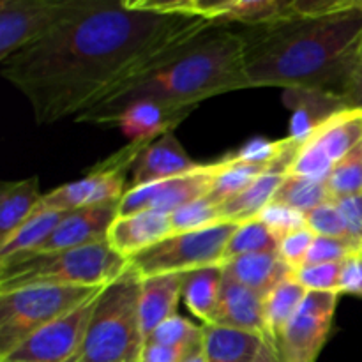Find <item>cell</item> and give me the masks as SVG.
Listing matches in <instances>:
<instances>
[{"label": "cell", "mask_w": 362, "mask_h": 362, "mask_svg": "<svg viewBox=\"0 0 362 362\" xmlns=\"http://www.w3.org/2000/svg\"><path fill=\"white\" fill-rule=\"evenodd\" d=\"M212 25L148 0H78L48 37L2 60L0 71L30 103L39 126L76 120Z\"/></svg>", "instance_id": "cell-1"}, {"label": "cell", "mask_w": 362, "mask_h": 362, "mask_svg": "<svg viewBox=\"0 0 362 362\" xmlns=\"http://www.w3.org/2000/svg\"><path fill=\"white\" fill-rule=\"evenodd\" d=\"M297 11L240 30L250 88H299L341 99L362 52V0H297Z\"/></svg>", "instance_id": "cell-2"}, {"label": "cell", "mask_w": 362, "mask_h": 362, "mask_svg": "<svg viewBox=\"0 0 362 362\" xmlns=\"http://www.w3.org/2000/svg\"><path fill=\"white\" fill-rule=\"evenodd\" d=\"M250 88L240 30L212 25L172 53L147 76L133 81L98 108L76 119L105 126L124 106L136 101H163L198 106L205 99Z\"/></svg>", "instance_id": "cell-3"}, {"label": "cell", "mask_w": 362, "mask_h": 362, "mask_svg": "<svg viewBox=\"0 0 362 362\" xmlns=\"http://www.w3.org/2000/svg\"><path fill=\"white\" fill-rule=\"evenodd\" d=\"M141 276L133 265L99 292L80 362H140L145 346L140 320Z\"/></svg>", "instance_id": "cell-4"}, {"label": "cell", "mask_w": 362, "mask_h": 362, "mask_svg": "<svg viewBox=\"0 0 362 362\" xmlns=\"http://www.w3.org/2000/svg\"><path fill=\"white\" fill-rule=\"evenodd\" d=\"M127 265L108 243L30 255L0 267V293L30 286H106Z\"/></svg>", "instance_id": "cell-5"}, {"label": "cell", "mask_w": 362, "mask_h": 362, "mask_svg": "<svg viewBox=\"0 0 362 362\" xmlns=\"http://www.w3.org/2000/svg\"><path fill=\"white\" fill-rule=\"evenodd\" d=\"M105 286H30L0 293V357L14 346L73 313Z\"/></svg>", "instance_id": "cell-6"}, {"label": "cell", "mask_w": 362, "mask_h": 362, "mask_svg": "<svg viewBox=\"0 0 362 362\" xmlns=\"http://www.w3.org/2000/svg\"><path fill=\"white\" fill-rule=\"evenodd\" d=\"M237 226V223L223 221L207 228L172 233L148 250L131 257L127 262L136 269L141 278L172 272L186 274L197 269L221 265Z\"/></svg>", "instance_id": "cell-7"}, {"label": "cell", "mask_w": 362, "mask_h": 362, "mask_svg": "<svg viewBox=\"0 0 362 362\" xmlns=\"http://www.w3.org/2000/svg\"><path fill=\"white\" fill-rule=\"evenodd\" d=\"M154 140L158 138L129 141L115 154L98 163L85 177L45 193L41 205L55 211L71 212L105 202L122 200L127 191V182H129L127 173L131 172V166L145 151V147H148Z\"/></svg>", "instance_id": "cell-8"}, {"label": "cell", "mask_w": 362, "mask_h": 362, "mask_svg": "<svg viewBox=\"0 0 362 362\" xmlns=\"http://www.w3.org/2000/svg\"><path fill=\"white\" fill-rule=\"evenodd\" d=\"M78 0H0V62L48 37Z\"/></svg>", "instance_id": "cell-9"}, {"label": "cell", "mask_w": 362, "mask_h": 362, "mask_svg": "<svg viewBox=\"0 0 362 362\" xmlns=\"http://www.w3.org/2000/svg\"><path fill=\"white\" fill-rule=\"evenodd\" d=\"M338 300V292L306 293L276 346L283 362H317L331 334Z\"/></svg>", "instance_id": "cell-10"}, {"label": "cell", "mask_w": 362, "mask_h": 362, "mask_svg": "<svg viewBox=\"0 0 362 362\" xmlns=\"http://www.w3.org/2000/svg\"><path fill=\"white\" fill-rule=\"evenodd\" d=\"M98 296L73 313L28 336L0 357V362H80Z\"/></svg>", "instance_id": "cell-11"}, {"label": "cell", "mask_w": 362, "mask_h": 362, "mask_svg": "<svg viewBox=\"0 0 362 362\" xmlns=\"http://www.w3.org/2000/svg\"><path fill=\"white\" fill-rule=\"evenodd\" d=\"M218 168L219 163L202 165L200 168L186 175L127 189L120 200L119 216H129L144 211H156L166 216L173 214L184 205L207 197Z\"/></svg>", "instance_id": "cell-12"}, {"label": "cell", "mask_w": 362, "mask_h": 362, "mask_svg": "<svg viewBox=\"0 0 362 362\" xmlns=\"http://www.w3.org/2000/svg\"><path fill=\"white\" fill-rule=\"evenodd\" d=\"M152 7L168 13H184L202 16L214 25H243V27H258V25L274 23L286 20L296 14L297 0H221V2H204V0H168L156 2L148 0Z\"/></svg>", "instance_id": "cell-13"}, {"label": "cell", "mask_w": 362, "mask_h": 362, "mask_svg": "<svg viewBox=\"0 0 362 362\" xmlns=\"http://www.w3.org/2000/svg\"><path fill=\"white\" fill-rule=\"evenodd\" d=\"M119 207L120 200H113L67 212L59 226L53 230L49 239L34 255L57 253V251L108 243L110 228L119 218Z\"/></svg>", "instance_id": "cell-14"}, {"label": "cell", "mask_w": 362, "mask_h": 362, "mask_svg": "<svg viewBox=\"0 0 362 362\" xmlns=\"http://www.w3.org/2000/svg\"><path fill=\"white\" fill-rule=\"evenodd\" d=\"M300 145L303 144H299V141H296L292 138V144L283 152L281 158L276 159L247 189H244L243 193L233 197L232 200L219 205L223 221L240 225V223L258 218L260 212L274 200L276 191L281 186L283 179L290 173V168H292L293 159H296Z\"/></svg>", "instance_id": "cell-15"}, {"label": "cell", "mask_w": 362, "mask_h": 362, "mask_svg": "<svg viewBox=\"0 0 362 362\" xmlns=\"http://www.w3.org/2000/svg\"><path fill=\"white\" fill-rule=\"evenodd\" d=\"M202 166V163L189 158L175 133H166L152 141L145 151L138 156L129 172L127 189L145 186V184L159 182V180L173 179L186 175Z\"/></svg>", "instance_id": "cell-16"}, {"label": "cell", "mask_w": 362, "mask_h": 362, "mask_svg": "<svg viewBox=\"0 0 362 362\" xmlns=\"http://www.w3.org/2000/svg\"><path fill=\"white\" fill-rule=\"evenodd\" d=\"M197 106H180L163 101H136L124 106L105 126H115L131 141L141 138H159L173 133L177 126Z\"/></svg>", "instance_id": "cell-17"}, {"label": "cell", "mask_w": 362, "mask_h": 362, "mask_svg": "<svg viewBox=\"0 0 362 362\" xmlns=\"http://www.w3.org/2000/svg\"><path fill=\"white\" fill-rule=\"evenodd\" d=\"M212 324L253 332L267 341L264 297L223 274L221 293Z\"/></svg>", "instance_id": "cell-18"}, {"label": "cell", "mask_w": 362, "mask_h": 362, "mask_svg": "<svg viewBox=\"0 0 362 362\" xmlns=\"http://www.w3.org/2000/svg\"><path fill=\"white\" fill-rule=\"evenodd\" d=\"M173 233L170 216L156 211L119 216L108 233V244L129 260Z\"/></svg>", "instance_id": "cell-19"}, {"label": "cell", "mask_w": 362, "mask_h": 362, "mask_svg": "<svg viewBox=\"0 0 362 362\" xmlns=\"http://www.w3.org/2000/svg\"><path fill=\"white\" fill-rule=\"evenodd\" d=\"M184 274H156L141 278L140 286V320L145 341L165 320L175 317L182 297Z\"/></svg>", "instance_id": "cell-20"}, {"label": "cell", "mask_w": 362, "mask_h": 362, "mask_svg": "<svg viewBox=\"0 0 362 362\" xmlns=\"http://www.w3.org/2000/svg\"><path fill=\"white\" fill-rule=\"evenodd\" d=\"M221 267L226 278L260 293L262 297L269 296L283 279L292 276L293 272L278 253L244 255L225 260Z\"/></svg>", "instance_id": "cell-21"}, {"label": "cell", "mask_w": 362, "mask_h": 362, "mask_svg": "<svg viewBox=\"0 0 362 362\" xmlns=\"http://www.w3.org/2000/svg\"><path fill=\"white\" fill-rule=\"evenodd\" d=\"M285 101L293 110L290 122V138L299 144L310 140L311 134L334 113L345 110L341 99L317 90H285Z\"/></svg>", "instance_id": "cell-22"}, {"label": "cell", "mask_w": 362, "mask_h": 362, "mask_svg": "<svg viewBox=\"0 0 362 362\" xmlns=\"http://www.w3.org/2000/svg\"><path fill=\"white\" fill-rule=\"evenodd\" d=\"M202 343L207 362H255L265 339L253 332L223 325H202Z\"/></svg>", "instance_id": "cell-23"}, {"label": "cell", "mask_w": 362, "mask_h": 362, "mask_svg": "<svg viewBox=\"0 0 362 362\" xmlns=\"http://www.w3.org/2000/svg\"><path fill=\"white\" fill-rule=\"evenodd\" d=\"M66 214L67 212L64 211L39 205L34 214L14 232V235L0 244V267L34 255L49 239Z\"/></svg>", "instance_id": "cell-24"}, {"label": "cell", "mask_w": 362, "mask_h": 362, "mask_svg": "<svg viewBox=\"0 0 362 362\" xmlns=\"http://www.w3.org/2000/svg\"><path fill=\"white\" fill-rule=\"evenodd\" d=\"M45 194L39 189V177L4 182L0 187V244L14 235L18 228L41 205Z\"/></svg>", "instance_id": "cell-25"}, {"label": "cell", "mask_w": 362, "mask_h": 362, "mask_svg": "<svg viewBox=\"0 0 362 362\" xmlns=\"http://www.w3.org/2000/svg\"><path fill=\"white\" fill-rule=\"evenodd\" d=\"M310 140L325 152L332 165H336L362 144V110L345 108L334 113L311 134Z\"/></svg>", "instance_id": "cell-26"}, {"label": "cell", "mask_w": 362, "mask_h": 362, "mask_svg": "<svg viewBox=\"0 0 362 362\" xmlns=\"http://www.w3.org/2000/svg\"><path fill=\"white\" fill-rule=\"evenodd\" d=\"M221 285V265H211V267L197 269V271H189L184 274L182 299L187 310L202 322V325H209L214 322Z\"/></svg>", "instance_id": "cell-27"}, {"label": "cell", "mask_w": 362, "mask_h": 362, "mask_svg": "<svg viewBox=\"0 0 362 362\" xmlns=\"http://www.w3.org/2000/svg\"><path fill=\"white\" fill-rule=\"evenodd\" d=\"M308 290L296 278L288 276L283 279L269 296L264 297V311H265V327H267V343L276 349L285 332L286 325L297 313V310L303 304Z\"/></svg>", "instance_id": "cell-28"}, {"label": "cell", "mask_w": 362, "mask_h": 362, "mask_svg": "<svg viewBox=\"0 0 362 362\" xmlns=\"http://www.w3.org/2000/svg\"><path fill=\"white\" fill-rule=\"evenodd\" d=\"M219 163L218 173L214 177L211 191L207 193V198L216 204L223 205L225 202L232 200L233 197L243 193L244 189L251 186L269 166H257V165H247V163H237L232 161L225 156Z\"/></svg>", "instance_id": "cell-29"}, {"label": "cell", "mask_w": 362, "mask_h": 362, "mask_svg": "<svg viewBox=\"0 0 362 362\" xmlns=\"http://www.w3.org/2000/svg\"><path fill=\"white\" fill-rule=\"evenodd\" d=\"M331 200V193H329L325 182H318V180L308 179V177L297 175V173H288L276 191L272 202L308 214L313 209Z\"/></svg>", "instance_id": "cell-30"}, {"label": "cell", "mask_w": 362, "mask_h": 362, "mask_svg": "<svg viewBox=\"0 0 362 362\" xmlns=\"http://www.w3.org/2000/svg\"><path fill=\"white\" fill-rule=\"evenodd\" d=\"M278 237L265 226V223L255 218L237 226L232 239H230L228 247H226L225 260L244 257V255L278 253Z\"/></svg>", "instance_id": "cell-31"}, {"label": "cell", "mask_w": 362, "mask_h": 362, "mask_svg": "<svg viewBox=\"0 0 362 362\" xmlns=\"http://www.w3.org/2000/svg\"><path fill=\"white\" fill-rule=\"evenodd\" d=\"M325 184L332 200L362 193V144L332 166Z\"/></svg>", "instance_id": "cell-32"}, {"label": "cell", "mask_w": 362, "mask_h": 362, "mask_svg": "<svg viewBox=\"0 0 362 362\" xmlns=\"http://www.w3.org/2000/svg\"><path fill=\"white\" fill-rule=\"evenodd\" d=\"M170 223H172L173 233H182L214 226L218 223H223V218L218 205L212 204L207 197H204L170 214Z\"/></svg>", "instance_id": "cell-33"}, {"label": "cell", "mask_w": 362, "mask_h": 362, "mask_svg": "<svg viewBox=\"0 0 362 362\" xmlns=\"http://www.w3.org/2000/svg\"><path fill=\"white\" fill-rule=\"evenodd\" d=\"M147 341L165 346H173V349L189 350L191 346L198 345L202 341V325H194L193 322L186 320L180 315H175V317L163 322L148 336Z\"/></svg>", "instance_id": "cell-34"}, {"label": "cell", "mask_w": 362, "mask_h": 362, "mask_svg": "<svg viewBox=\"0 0 362 362\" xmlns=\"http://www.w3.org/2000/svg\"><path fill=\"white\" fill-rule=\"evenodd\" d=\"M306 225L315 235L318 237H332V239H341L346 243H352L354 246L361 247L350 235V230L343 219L341 212L336 207L334 202H325L320 207L313 209L306 214ZM362 250V247H361Z\"/></svg>", "instance_id": "cell-35"}, {"label": "cell", "mask_w": 362, "mask_h": 362, "mask_svg": "<svg viewBox=\"0 0 362 362\" xmlns=\"http://www.w3.org/2000/svg\"><path fill=\"white\" fill-rule=\"evenodd\" d=\"M292 138L285 140H267V138H253L247 144H244L239 151L232 152L226 158L237 163H247V165L269 166L281 158L283 152L290 147Z\"/></svg>", "instance_id": "cell-36"}, {"label": "cell", "mask_w": 362, "mask_h": 362, "mask_svg": "<svg viewBox=\"0 0 362 362\" xmlns=\"http://www.w3.org/2000/svg\"><path fill=\"white\" fill-rule=\"evenodd\" d=\"M292 274L308 292H338L341 264L303 265Z\"/></svg>", "instance_id": "cell-37"}, {"label": "cell", "mask_w": 362, "mask_h": 362, "mask_svg": "<svg viewBox=\"0 0 362 362\" xmlns=\"http://www.w3.org/2000/svg\"><path fill=\"white\" fill-rule=\"evenodd\" d=\"M262 223H265L269 230L278 237V240H281L283 237H286L288 233L297 232L300 228H306V214L296 211V209H290L283 204H276L271 202L264 211L258 216Z\"/></svg>", "instance_id": "cell-38"}, {"label": "cell", "mask_w": 362, "mask_h": 362, "mask_svg": "<svg viewBox=\"0 0 362 362\" xmlns=\"http://www.w3.org/2000/svg\"><path fill=\"white\" fill-rule=\"evenodd\" d=\"M361 247L354 246L352 243H346L341 239H332V237H315L313 244L310 247V253L306 257L304 265H318V264H341L346 257H350Z\"/></svg>", "instance_id": "cell-39"}, {"label": "cell", "mask_w": 362, "mask_h": 362, "mask_svg": "<svg viewBox=\"0 0 362 362\" xmlns=\"http://www.w3.org/2000/svg\"><path fill=\"white\" fill-rule=\"evenodd\" d=\"M315 237L317 235L308 226L297 230V232L288 233V235L279 240L278 255L292 271H297V269H300L306 264V257L310 253V247L313 244Z\"/></svg>", "instance_id": "cell-40"}, {"label": "cell", "mask_w": 362, "mask_h": 362, "mask_svg": "<svg viewBox=\"0 0 362 362\" xmlns=\"http://www.w3.org/2000/svg\"><path fill=\"white\" fill-rule=\"evenodd\" d=\"M338 292L362 297V250L356 251L341 262Z\"/></svg>", "instance_id": "cell-41"}, {"label": "cell", "mask_w": 362, "mask_h": 362, "mask_svg": "<svg viewBox=\"0 0 362 362\" xmlns=\"http://www.w3.org/2000/svg\"><path fill=\"white\" fill-rule=\"evenodd\" d=\"M341 212L350 235L362 247V193L332 200Z\"/></svg>", "instance_id": "cell-42"}, {"label": "cell", "mask_w": 362, "mask_h": 362, "mask_svg": "<svg viewBox=\"0 0 362 362\" xmlns=\"http://www.w3.org/2000/svg\"><path fill=\"white\" fill-rule=\"evenodd\" d=\"M187 350L173 349V346L158 345V343L145 341L140 362H180Z\"/></svg>", "instance_id": "cell-43"}, {"label": "cell", "mask_w": 362, "mask_h": 362, "mask_svg": "<svg viewBox=\"0 0 362 362\" xmlns=\"http://www.w3.org/2000/svg\"><path fill=\"white\" fill-rule=\"evenodd\" d=\"M341 103L345 108H361L362 110V52L357 62L356 73L346 87L345 94L341 95Z\"/></svg>", "instance_id": "cell-44"}, {"label": "cell", "mask_w": 362, "mask_h": 362, "mask_svg": "<svg viewBox=\"0 0 362 362\" xmlns=\"http://www.w3.org/2000/svg\"><path fill=\"white\" fill-rule=\"evenodd\" d=\"M255 362H283V359L279 357L278 350H276L274 346L269 345V343L265 341L264 349H262V352L258 354L257 361H255Z\"/></svg>", "instance_id": "cell-45"}, {"label": "cell", "mask_w": 362, "mask_h": 362, "mask_svg": "<svg viewBox=\"0 0 362 362\" xmlns=\"http://www.w3.org/2000/svg\"><path fill=\"white\" fill-rule=\"evenodd\" d=\"M180 362H207V359H205V352H204V343L200 341L198 345L191 346Z\"/></svg>", "instance_id": "cell-46"}]
</instances>
